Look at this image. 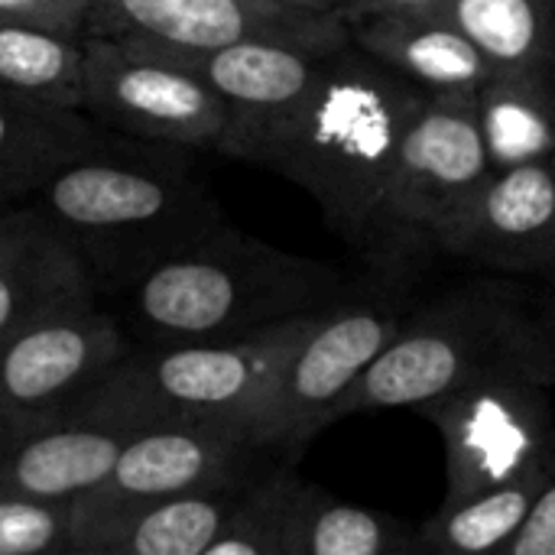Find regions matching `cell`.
<instances>
[{
    "label": "cell",
    "mask_w": 555,
    "mask_h": 555,
    "mask_svg": "<svg viewBox=\"0 0 555 555\" xmlns=\"http://www.w3.org/2000/svg\"><path fill=\"white\" fill-rule=\"evenodd\" d=\"M202 153L111 133L62 166L29 202L78 254L98 299L228 224Z\"/></svg>",
    "instance_id": "6da1fadb"
},
{
    "label": "cell",
    "mask_w": 555,
    "mask_h": 555,
    "mask_svg": "<svg viewBox=\"0 0 555 555\" xmlns=\"http://www.w3.org/2000/svg\"><path fill=\"white\" fill-rule=\"evenodd\" d=\"M348 293L354 286L338 267L221 224L127 286L117 315L133 345L218 341L325 309Z\"/></svg>",
    "instance_id": "7a4b0ae2"
},
{
    "label": "cell",
    "mask_w": 555,
    "mask_h": 555,
    "mask_svg": "<svg viewBox=\"0 0 555 555\" xmlns=\"http://www.w3.org/2000/svg\"><path fill=\"white\" fill-rule=\"evenodd\" d=\"M426 98V88L348 42L263 146L257 169L299 185L325 224L358 250L397 143Z\"/></svg>",
    "instance_id": "3957f363"
},
{
    "label": "cell",
    "mask_w": 555,
    "mask_h": 555,
    "mask_svg": "<svg viewBox=\"0 0 555 555\" xmlns=\"http://www.w3.org/2000/svg\"><path fill=\"white\" fill-rule=\"evenodd\" d=\"M555 387V338L543 309L501 283H468L406 312L387 348L338 400L332 426L371 410H416L488 377Z\"/></svg>",
    "instance_id": "277c9868"
},
{
    "label": "cell",
    "mask_w": 555,
    "mask_h": 555,
    "mask_svg": "<svg viewBox=\"0 0 555 555\" xmlns=\"http://www.w3.org/2000/svg\"><path fill=\"white\" fill-rule=\"evenodd\" d=\"M325 309L237 338L176 345L130 341V348L62 413L127 436L176 423H241L260 436L280 371Z\"/></svg>",
    "instance_id": "5b68a950"
},
{
    "label": "cell",
    "mask_w": 555,
    "mask_h": 555,
    "mask_svg": "<svg viewBox=\"0 0 555 555\" xmlns=\"http://www.w3.org/2000/svg\"><path fill=\"white\" fill-rule=\"evenodd\" d=\"M491 172L475 91L429 94L403 130L358 257L377 283L410 286L436 257L439 224Z\"/></svg>",
    "instance_id": "8992f818"
},
{
    "label": "cell",
    "mask_w": 555,
    "mask_h": 555,
    "mask_svg": "<svg viewBox=\"0 0 555 555\" xmlns=\"http://www.w3.org/2000/svg\"><path fill=\"white\" fill-rule=\"evenodd\" d=\"M283 459L241 423H176L130 433L107 478L68 501L72 555H98L137 507L192 491H237Z\"/></svg>",
    "instance_id": "52a82bcc"
},
{
    "label": "cell",
    "mask_w": 555,
    "mask_h": 555,
    "mask_svg": "<svg viewBox=\"0 0 555 555\" xmlns=\"http://www.w3.org/2000/svg\"><path fill=\"white\" fill-rule=\"evenodd\" d=\"M81 111L104 130L218 153L228 127L224 101L185 62L159 46L81 36Z\"/></svg>",
    "instance_id": "ba28073f"
},
{
    "label": "cell",
    "mask_w": 555,
    "mask_h": 555,
    "mask_svg": "<svg viewBox=\"0 0 555 555\" xmlns=\"http://www.w3.org/2000/svg\"><path fill=\"white\" fill-rule=\"evenodd\" d=\"M406 289L410 286L380 283L377 293H348L319 315L280 371L267 403L260 436L270 449L296 462L302 449L332 426L338 400L403 325L410 312Z\"/></svg>",
    "instance_id": "9c48e42d"
},
{
    "label": "cell",
    "mask_w": 555,
    "mask_h": 555,
    "mask_svg": "<svg viewBox=\"0 0 555 555\" xmlns=\"http://www.w3.org/2000/svg\"><path fill=\"white\" fill-rule=\"evenodd\" d=\"M550 384L488 377L416 406L446 446V501L511 485L555 468Z\"/></svg>",
    "instance_id": "30bf717a"
},
{
    "label": "cell",
    "mask_w": 555,
    "mask_h": 555,
    "mask_svg": "<svg viewBox=\"0 0 555 555\" xmlns=\"http://www.w3.org/2000/svg\"><path fill=\"white\" fill-rule=\"evenodd\" d=\"M127 348L120 315L98 296L46 312L0 341V423L62 413Z\"/></svg>",
    "instance_id": "8fae6325"
},
{
    "label": "cell",
    "mask_w": 555,
    "mask_h": 555,
    "mask_svg": "<svg viewBox=\"0 0 555 555\" xmlns=\"http://www.w3.org/2000/svg\"><path fill=\"white\" fill-rule=\"evenodd\" d=\"M166 52L202 75L224 101L228 127L218 156L257 166L263 146L302 107L338 49L289 39H244L208 52Z\"/></svg>",
    "instance_id": "7c38bea8"
},
{
    "label": "cell",
    "mask_w": 555,
    "mask_h": 555,
    "mask_svg": "<svg viewBox=\"0 0 555 555\" xmlns=\"http://www.w3.org/2000/svg\"><path fill=\"white\" fill-rule=\"evenodd\" d=\"M436 257L555 280V156L491 169L439 224Z\"/></svg>",
    "instance_id": "4fadbf2b"
},
{
    "label": "cell",
    "mask_w": 555,
    "mask_h": 555,
    "mask_svg": "<svg viewBox=\"0 0 555 555\" xmlns=\"http://www.w3.org/2000/svg\"><path fill=\"white\" fill-rule=\"evenodd\" d=\"M85 36L137 39L179 52H208L244 39H289L319 49L351 42L345 16L293 13L257 0H94Z\"/></svg>",
    "instance_id": "5bb4252c"
},
{
    "label": "cell",
    "mask_w": 555,
    "mask_h": 555,
    "mask_svg": "<svg viewBox=\"0 0 555 555\" xmlns=\"http://www.w3.org/2000/svg\"><path fill=\"white\" fill-rule=\"evenodd\" d=\"M127 433L65 413L0 423V491L36 501H72L107 478Z\"/></svg>",
    "instance_id": "9a60e30c"
},
{
    "label": "cell",
    "mask_w": 555,
    "mask_h": 555,
    "mask_svg": "<svg viewBox=\"0 0 555 555\" xmlns=\"http://www.w3.org/2000/svg\"><path fill=\"white\" fill-rule=\"evenodd\" d=\"M98 296L78 254L33 202L0 208V341L52 309Z\"/></svg>",
    "instance_id": "2e32d148"
},
{
    "label": "cell",
    "mask_w": 555,
    "mask_h": 555,
    "mask_svg": "<svg viewBox=\"0 0 555 555\" xmlns=\"http://www.w3.org/2000/svg\"><path fill=\"white\" fill-rule=\"evenodd\" d=\"M107 137L85 111L0 88V202H29L62 166Z\"/></svg>",
    "instance_id": "e0dca14e"
},
{
    "label": "cell",
    "mask_w": 555,
    "mask_h": 555,
    "mask_svg": "<svg viewBox=\"0 0 555 555\" xmlns=\"http://www.w3.org/2000/svg\"><path fill=\"white\" fill-rule=\"evenodd\" d=\"M351 42L400 72L429 94L475 91L494 65L449 20L429 16H364L348 23Z\"/></svg>",
    "instance_id": "ac0fdd59"
},
{
    "label": "cell",
    "mask_w": 555,
    "mask_h": 555,
    "mask_svg": "<svg viewBox=\"0 0 555 555\" xmlns=\"http://www.w3.org/2000/svg\"><path fill=\"white\" fill-rule=\"evenodd\" d=\"M491 169L555 156V68H494L475 88Z\"/></svg>",
    "instance_id": "d6986e66"
},
{
    "label": "cell",
    "mask_w": 555,
    "mask_h": 555,
    "mask_svg": "<svg viewBox=\"0 0 555 555\" xmlns=\"http://www.w3.org/2000/svg\"><path fill=\"white\" fill-rule=\"evenodd\" d=\"M550 475H530L462 501H446L433 520L416 527L420 555H504Z\"/></svg>",
    "instance_id": "ffe728a7"
},
{
    "label": "cell",
    "mask_w": 555,
    "mask_h": 555,
    "mask_svg": "<svg viewBox=\"0 0 555 555\" xmlns=\"http://www.w3.org/2000/svg\"><path fill=\"white\" fill-rule=\"evenodd\" d=\"M286 555H420L416 524L354 507L319 485H306Z\"/></svg>",
    "instance_id": "44dd1931"
},
{
    "label": "cell",
    "mask_w": 555,
    "mask_h": 555,
    "mask_svg": "<svg viewBox=\"0 0 555 555\" xmlns=\"http://www.w3.org/2000/svg\"><path fill=\"white\" fill-rule=\"evenodd\" d=\"M436 16L465 33L494 68H555V0H446Z\"/></svg>",
    "instance_id": "7402d4cb"
},
{
    "label": "cell",
    "mask_w": 555,
    "mask_h": 555,
    "mask_svg": "<svg viewBox=\"0 0 555 555\" xmlns=\"http://www.w3.org/2000/svg\"><path fill=\"white\" fill-rule=\"evenodd\" d=\"M237 491H192L143 504L107 533L98 555H208Z\"/></svg>",
    "instance_id": "603a6c76"
},
{
    "label": "cell",
    "mask_w": 555,
    "mask_h": 555,
    "mask_svg": "<svg viewBox=\"0 0 555 555\" xmlns=\"http://www.w3.org/2000/svg\"><path fill=\"white\" fill-rule=\"evenodd\" d=\"M81 36L36 23L0 20V88L81 111Z\"/></svg>",
    "instance_id": "cb8c5ba5"
},
{
    "label": "cell",
    "mask_w": 555,
    "mask_h": 555,
    "mask_svg": "<svg viewBox=\"0 0 555 555\" xmlns=\"http://www.w3.org/2000/svg\"><path fill=\"white\" fill-rule=\"evenodd\" d=\"M306 478L293 462H276L234 494L221 533L208 555H286V537L306 494Z\"/></svg>",
    "instance_id": "d4e9b609"
},
{
    "label": "cell",
    "mask_w": 555,
    "mask_h": 555,
    "mask_svg": "<svg viewBox=\"0 0 555 555\" xmlns=\"http://www.w3.org/2000/svg\"><path fill=\"white\" fill-rule=\"evenodd\" d=\"M0 555H72L68 504L0 491Z\"/></svg>",
    "instance_id": "484cf974"
},
{
    "label": "cell",
    "mask_w": 555,
    "mask_h": 555,
    "mask_svg": "<svg viewBox=\"0 0 555 555\" xmlns=\"http://www.w3.org/2000/svg\"><path fill=\"white\" fill-rule=\"evenodd\" d=\"M0 20L49 26L59 33L85 36L88 7L75 0H0Z\"/></svg>",
    "instance_id": "4316f807"
},
{
    "label": "cell",
    "mask_w": 555,
    "mask_h": 555,
    "mask_svg": "<svg viewBox=\"0 0 555 555\" xmlns=\"http://www.w3.org/2000/svg\"><path fill=\"white\" fill-rule=\"evenodd\" d=\"M504 555H555V468Z\"/></svg>",
    "instance_id": "83f0119b"
},
{
    "label": "cell",
    "mask_w": 555,
    "mask_h": 555,
    "mask_svg": "<svg viewBox=\"0 0 555 555\" xmlns=\"http://www.w3.org/2000/svg\"><path fill=\"white\" fill-rule=\"evenodd\" d=\"M446 0H348L345 20H364V16H429Z\"/></svg>",
    "instance_id": "f1b7e54d"
},
{
    "label": "cell",
    "mask_w": 555,
    "mask_h": 555,
    "mask_svg": "<svg viewBox=\"0 0 555 555\" xmlns=\"http://www.w3.org/2000/svg\"><path fill=\"white\" fill-rule=\"evenodd\" d=\"M276 10H293V13H325V16H345L348 0H257Z\"/></svg>",
    "instance_id": "f546056e"
},
{
    "label": "cell",
    "mask_w": 555,
    "mask_h": 555,
    "mask_svg": "<svg viewBox=\"0 0 555 555\" xmlns=\"http://www.w3.org/2000/svg\"><path fill=\"white\" fill-rule=\"evenodd\" d=\"M543 315H546V325H550V332H553V338H555V296L550 299V306L543 309Z\"/></svg>",
    "instance_id": "4dcf8cb0"
},
{
    "label": "cell",
    "mask_w": 555,
    "mask_h": 555,
    "mask_svg": "<svg viewBox=\"0 0 555 555\" xmlns=\"http://www.w3.org/2000/svg\"><path fill=\"white\" fill-rule=\"evenodd\" d=\"M75 3H85V7H91V3H94V0H75Z\"/></svg>",
    "instance_id": "1f68e13d"
},
{
    "label": "cell",
    "mask_w": 555,
    "mask_h": 555,
    "mask_svg": "<svg viewBox=\"0 0 555 555\" xmlns=\"http://www.w3.org/2000/svg\"><path fill=\"white\" fill-rule=\"evenodd\" d=\"M0 208H3V202H0Z\"/></svg>",
    "instance_id": "d6a6232c"
}]
</instances>
